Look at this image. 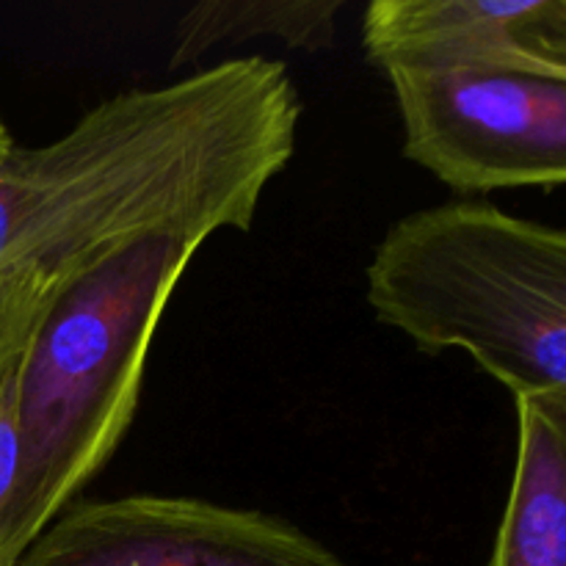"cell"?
<instances>
[{"instance_id":"obj_4","label":"cell","mask_w":566,"mask_h":566,"mask_svg":"<svg viewBox=\"0 0 566 566\" xmlns=\"http://www.w3.org/2000/svg\"><path fill=\"white\" fill-rule=\"evenodd\" d=\"M403 155L457 193L562 188L566 75L523 70L390 72Z\"/></svg>"},{"instance_id":"obj_5","label":"cell","mask_w":566,"mask_h":566,"mask_svg":"<svg viewBox=\"0 0 566 566\" xmlns=\"http://www.w3.org/2000/svg\"><path fill=\"white\" fill-rule=\"evenodd\" d=\"M14 566H348L296 525L199 497L125 495L66 506Z\"/></svg>"},{"instance_id":"obj_2","label":"cell","mask_w":566,"mask_h":566,"mask_svg":"<svg viewBox=\"0 0 566 566\" xmlns=\"http://www.w3.org/2000/svg\"><path fill=\"white\" fill-rule=\"evenodd\" d=\"M199 247L144 238L55 285L17 363L22 473L6 536L9 566L119 448L155 329Z\"/></svg>"},{"instance_id":"obj_9","label":"cell","mask_w":566,"mask_h":566,"mask_svg":"<svg viewBox=\"0 0 566 566\" xmlns=\"http://www.w3.org/2000/svg\"><path fill=\"white\" fill-rule=\"evenodd\" d=\"M53 291L55 285L42 280L36 271L0 274V379L20 357Z\"/></svg>"},{"instance_id":"obj_8","label":"cell","mask_w":566,"mask_h":566,"mask_svg":"<svg viewBox=\"0 0 566 566\" xmlns=\"http://www.w3.org/2000/svg\"><path fill=\"white\" fill-rule=\"evenodd\" d=\"M343 0H205L175 28L169 66L193 64L210 48L254 36L282 39L293 50H324L335 39Z\"/></svg>"},{"instance_id":"obj_11","label":"cell","mask_w":566,"mask_h":566,"mask_svg":"<svg viewBox=\"0 0 566 566\" xmlns=\"http://www.w3.org/2000/svg\"><path fill=\"white\" fill-rule=\"evenodd\" d=\"M11 147H14V138H11L9 127L3 125V119H0V155H3V153H9Z\"/></svg>"},{"instance_id":"obj_6","label":"cell","mask_w":566,"mask_h":566,"mask_svg":"<svg viewBox=\"0 0 566 566\" xmlns=\"http://www.w3.org/2000/svg\"><path fill=\"white\" fill-rule=\"evenodd\" d=\"M363 44L390 72L523 70L566 75L564 0H376Z\"/></svg>"},{"instance_id":"obj_1","label":"cell","mask_w":566,"mask_h":566,"mask_svg":"<svg viewBox=\"0 0 566 566\" xmlns=\"http://www.w3.org/2000/svg\"><path fill=\"white\" fill-rule=\"evenodd\" d=\"M298 122L285 64L243 55L114 94L44 147L14 144L0 155V274L61 285L144 238L252 230Z\"/></svg>"},{"instance_id":"obj_3","label":"cell","mask_w":566,"mask_h":566,"mask_svg":"<svg viewBox=\"0 0 566 566\" xmlns=\"http://www.w3.org/2000/svg\"><path fill=\"white\" fill-rule=\"evenodd\" d=\"M368 304L429 357L468 354L514 401H566V235L481 199L415 210L370 258Z\"/></svg>"},{"instance_id":"obj_10","label":"cell","mask_w":566,"mask_h":566,"mask_svg":"<svg viewBox=\"0 0 566 566\" xmlns=\"http://www.w3.org/2000/svg\"><path fill=\"white\" fill-rule=\"evenodd\" d=\"M17 363H20V357L14 359V365L0 379V566H9L6 564V536H9L11 512H14L22 473V434L20 412H17Z\"/></svg>"},{"instance_id":"obj_7","label":"cell","mask_w":566,"mask_h":566,"mask_svg":"<svg viewBox=\"0 0 566 566\" xmlns=\"http://www.w3.org/2000/svg\"><path fill=\"white\" fill-rule=\"evenodd\" d=\"M517 403V462L486 566H566V401Z\"/></svg>"}]
</instances>
